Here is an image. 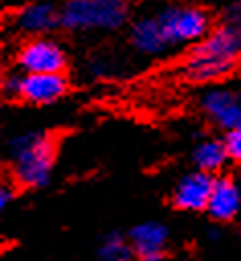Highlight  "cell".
<instances>
[{"mask_svg":"<svg viewBox=\"0 0 241 261\" xmlns=\"http://www.w3.org/2000/svg\"><path fill=\"white\" fill-rule=\"evenodd\" d=\"M157 20L172 43H200L210 33V18L194 6H167L157 14Z\"/></svg>","mask_w":241,"mask_h":261,"instance_id":"4","label":"cell"},{"mask_svg":"<svg viewBox=\"0 0 241 261\" xmlns=\"http://www.w3.org/2000/svg\"><path fill=\"white\" fill-rule=\"evenodd\" d=\"M129 16L127 0H67L59 24L69 31H112Z\"/></svg>","mask_w":241,"mask_h":261,"instance_id":"3","label":"cell"},{"mask_svg":"<svg viewBox=\"0 0 241 261\" xmlns=\"http://www.w3.org/2000/svg\"><path fill=\"white\" fill-rule=\"evenodd\" d=\"M214 220H231L241 210V190L231 177H214L210 200L206 206Z\"/></svg>","mask_w":241,"mask_h":261,"instance_id":"10","label":"cell"},{"mask_svg":"<svg viewBox=\"0 0 241 261\" xmlns=\"http://www.w3.org/2000/svg\"><path fill=\"white\" fill-rule=\"evenodd\" d=\"M14 24L22 33H31V35L47 33L55 24H59V12H55L53 6L43 4V2L29 4L14 14Z\"/></svg>","mask_w":241,"mask_h":261,"instance_id":"12","label":"cell"},{"mask_svg":"<svg viewBox=\"0 0 241 261\" xmlns=\"http://www.w3.org/2000/svg\"><path fill=\"white\" fill-rule=\"evenodd\" d=\"M10 200H12V190L8 186H2V190H0V206L6 208L10 204Z\"/></svg>","mask_w":241,"mask_h":261,"instance_id":"17","label":"cell"},{"mask_svg":"<svg viewBox=\"0 0 241 261\" xmlns=\"http://www.w3.org/2000/svg\"><path fill=\"white\" fill-rule=\"evenodd\" d=\"M131 245L139 261H163L167 228L161 222L147 220L131 230Z\"/></svg>","mask_w":241,"mask_h":261,"instance_id":"9","label":"cell"},{"mask_svg":"<svg viewBox=\"0 0 241 261\" xmlns=\"http://www.w3.org/2000/svg\"><path fill=\"white\" fill-rule=\"evenodd\" d=\"M192 159H194V163H196V167L200 171H206V173L216 171L229 159L227 143L225 141H216V139H204L194 147Z\"/></svg>","mask_w":241,"mask_h":261,"instance_id":"13","label":"cell"},{"mask_svg":"<svg viewBox=\"0 0 241 261\" xmlns=\"http://www.w3.org/2000/svg\"><path fill=\"white\" fill-rule=\"evenodd\" d=\"M133 255L135 251L131 239H125L120 234H108L98 249L100 261H131Z\"/></svg>","mask_w":241,"mask_h":261,"instance_id":"14","label":"cell"},{"mask_svg":"<svg viewBox=\"0 0 241 261\" xmlns=\"http://www.w3.org/2000/svg\"><path fill=\"white\" fill-rule=\"evenodd\" d=\"M212 184H214V177H210V173L200 171V169L192 171L176 184L172 200L180 210H188V212L206 210Z\"/></svg>","mask_w":241,"mask_h":261,"instance_id":"8","label":"cell"},{"mask_svg":"<svg viewBox=\"0 0 241 261\" xmlns=\"http://www.w3.org/2000/svg\"><path fill=\"white\" fill-rule=\"evenodd\" d=\"M241 53V37L229 27L208 33L190 53L186 61V75L194 82H206L225 75L237 55Z\"/></svg>","mask_w":241,"mask_h":261,"instance_id":"1","label":"cell"},{"mask_svg":"<svg viewBox=\"0 0 241 261\" xmlns=\"http://www.w3.org/2000/svg\"><path fill=\"white\" fill-rule=\"evenodd\" d=\"M204 114L221 128L235 130L241 128V90L216 88L202 96L200 100Z\"/></svg>","mask_w":241,"mask_h":261,"instance_id":"7","label":"cell"},{"mask_svg":"<svg viewBox=\"0 0 241 261\" xmlns=\"http://www.w3.org/2000/svg\"><path fill=\"white\" fill-rule=\"evenodd\" d=\"M225 24H229L239 37H241V2H237L235 6H231V10H229V16H227V22Z\"/></svg>","mask_w":241,"mask_h":261,"instance_id":"16","label":"cell"},{"mask_svg":"<svg viewBox=\"0 0 241 261\" xmlns=\"http://www.w3.org/2000/svg\"><path fill=\"white\" fill-rule=\"evenodd\" d=\"M12 179L22 188L45 186L53 169V141L43 133H25L10 141Z\"/></svg>","mask_w":241,"mask_h":261,"instance_id":"2","label":"cell"},{"mask_svg":"<svg viewBox=\"0 0 241 261\" xmlns=\"http://www.w3.org/2000/svg\"><path fill=\"white\" fill-rule=\"evenodd\" d=\"M2 88L8 96L22 98L25 102L51 104L65 94L67 82L61 73H22L8 75Z\"/></svg>","mask_w":241,"mask_h":261,"instance_id":"5","label":"cell"},{"mask_svg":"<svg viewBox=\"0 0 241 261\" xmlns=\"http://www.w3.org/2000/svg\"><path fill=\"white\" fill-rule=\"evenodd\" d=\"M131 43L133 47L143 53V55H157V53H163L170 45L157 16L151 18H139L133 27H131Z\"/></svg>","mask_w":241,"mask_h":261,"instance_id":"11","label":"cell"},{"mask_svg":"<svg viewBox=\"0 0 241 261\" xmlns=\"http://www.w3.org/2000/svg\"><path fill=\"white\" fill-rule=\"evenodd\" d=\"M227 151H229V157L237 163H241V128H235V130H229L227 133Z\"/></svg>","mask_w":241,"mask_h":261,"instance_id":"15","label":"cell"},{"mask_svg":"<svg viewBox=\"0 0 241 261\" xmlns=\"http://www.w3.org/2000/svg\"><path fill=\"white\" fill-rule=\"evenodd\" d=\"M16 63L25 73H61L65 67V53L55 41L35 37L18 49Z\"/></svg>","mask_w":241,"mask_h":261,"instance_id":"6","label":"cell"}]
</instances>
